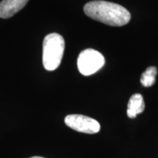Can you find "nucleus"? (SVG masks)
Masks as SVG:
<instances>
[{"mask_svg":"<svg viewBox=\"0 0 158 158\" xmlns=\"http://www.w3.org/2000/svg\"><path fill=\"white\" fill-rule=\"evenodd\" d=\"M85 14L91 19L113 27H122L129 23L131 15L125 7L110 2L96 0L86 3Z\"/></svg>","mask_w":158,"mask_h":158,"instance_id":"f257e3e1","label":"nucleus"},{"mask_svg":"<svg viewBox=\"0 0 158 158\" xmlns=\"http://www.w3.org/2000/svg\"><path fill=\"white\" fill-rule=\"evenodd\" d=\"M67 126L80 133L94 134L100 130L99 122L94 118L81 114H70L64 118Z\"/></svg>","mask_w":158,"mask_h":158,"instance_id":"20e7f679","label":"nucleus"},{"mask_svg":"<svg viewBox=\"0 0 158 158\" xmlns=\"http://www.w3.org/2000/svg\"><path fill=\"white\" fill-rule=\"evenodd\" d=\"M105 64V58L101 53L92 48L85 49L80 53L77 60L79 72L88 76L95 73Z\"/></svg>","mask_w":158,"mask_h":158,"instance_id":"7ed1b4c3","label":"nucleus"},{"mask_svg":"<svg viewBox=\"0 0 158 158\" xmlns=\"http://www.w3.org/2000/svg\"><path fill=\"white\" fill-rule=\"evenodd\" d=\"M29 0H2L0 2V18L9 19L23 9Z\"/></svg>","mask_w":158,"mask_h":158,"instance_id":"39448f33","label":"nucleus"},{"mask_svg":"<svg viewBox=\"0 0 158 158\" xmlns=\"http://www.w3.org/2000/svg\"><path fill=\"white\" fill-rule=\"evenodd\" d=\"M157 68L155 67H149L142 74L141 77V83L146 87L152 86L155 83Z\"/></svg>","mask_w":158,"mask_h":158,"instance_id":"0eeeda50","label":"nucleus"},{"mask_svg":"<svg viewBox=\"0 0 158 158\" xmlns=\"http://www.w3.org/2000/svg\"><path fill=\"white\" fill-rule=\"evenodd\" d=\"M62 35L51 33L45 36L43 43V64L45 70H55L61 64L64 51Z\"/></svg>","mask_w":158,"mask_h":158,"instance_id":"f03ea898","label":"nucleus"},{"mask_svg":"<svg viewBox=\"0 0 158 158\" xmlns=\"http://www.w3.org/2000/svg\"><path fill=\"white\" fill-rule=\"evenodd\" d=\"M145 109L143 96L141 94H134L131 96L127 104V114L128 117L134 118L138 114H141Z\"/></svg>","mask_w":158,"mask_h":158,"instance_id":"423d86ee","label":"nucleus"},{"mask_svg":"<svg viewBox=\"0 0 158 158\" xmlns=\"http://www.w3.org/2000/svg\"><path fill=\"white\" fill-rule=\"evenodd\" d=\"M29 158H44V157H37V156H35V157H29Z\"/></svg>","mask_w":158,"mask_h":158,"instance_id":"6e6552de","label":"nucleus"}]
</instances>
